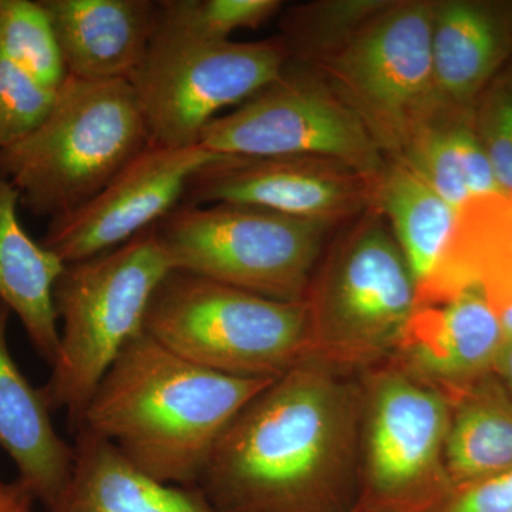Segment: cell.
<instances>
[{
	"label": "cell",
	"instance_id": "cell-29",
	"mask_svg": "<svg viewBox=\"0 0 512 512\" xmlns=\"http://www.w3.org/2000/svg\"><path fill=\"white\" fill-rule=\"evenodd\" d=\"M35 501L18 483H6L0 478V512H36Z\"/></svg>",
	"mask_w": 512,
	"mask_h": 512
},
{
	"label": "cell",
	"instance_id": "cell-11",
	"mask_svg": "<svg viewBox=\"0 0 512 512\" xmlns=\"http://www.w3.org/2000/svg\"><path fill=\"white\" fill-rule=\"evenodd\" d=\"M221 156L319 157L376 180L387 160L362 119L322 79L288 60L278 79L202 133Z\"/></svg>",
	"mask_w": 512,
	"mask_h": 512
},
{
	"label": "cell",
	"instance_id": "cell-34",
	"mask_svg": "<svg viewBox=\"0 0 512 512\" xmlns=\"http://www.w3.org/2000/svg\"><path fill=\"white\" fill-rule=\"evenodd\" d=\"M510 5H511V9H512V3H510Z\"/></svg>",
	"mask_w": 512,
	"mask_h": 512
},
{
	"label": "cell",
	"instance_id": "cell-26",
	"mask_svg": "<svg viewBox=\"0 0 512 512\" xmlns=\"http://www.w3.org/2000/svg\"><path fill=\"white\" fill-rule=\"evenodd\" d=\"M57 90L37 82L18 64L0 55V151L42 124L55 104Z\"/></svg>",
	"mask_w": 512,
	"mask_h": 512
},
{
	"label": "cell",
	"instance_id": "cell-32",
	"mask_svg": "<svg viewBox=\"0 0 512 512\" xmlns=\"http://www.w3.org/2000/svg\"><path fill=\"white\" fill-rule=\"evenodd\" d=\"M346 512H383L380 510H377V508L372 507V505L365 503V501H362L359 505H356L355 508H352L350 511Z\"/></svg>",
	"mask_w": 512,
	"mask_h": 512
},
{
	"label": "cell",
	"instance_id": "cell-18",
	"mask_svg": "<svg viewBox=\"0 0 512 512\" xmlns=\"http://www.w3.org/2000/svg\"><path fill=\"white\" fill-rule=\"evenodd\" d=\"M45 512H217L197 487L165 484L77 429L72 476Z\"/></svg>",
	"mask_w": 512,
	"mask_h": 512
},
{
	"label": "cell",
	"instance_id": "cell-17",
	"mask_svg": "<svg viewBox=\"0 0 512 512\" xmlns=\"http://www.w3.org/2000/svg\"><path fill=\"white\" fill-rule=\"evenodd\" d=\"M512 57L511 5L478 0L434 2L431 60L441 103L476 106Z\"/></svg>",
	"mask_w": 512,
	"mask_h": 512
},
{
	"label": "cell",
	"instance_id": "cell-10",
	"mask_svg": "<svg viewBox=\"0 0 512 512\" xmlns=\"http://www.w3.org/2000/svg\"><path fill=\"white\" fill-rule=\"evenodd\" d=\"M363 380L365 503L383 512H434L453 493L444 467L446 392L390 360Z\"/></svg>",
	"mask_w": 512,
	"mask_h": 512
},
{
	"label": "cell",
	"instance_id": "cell-30",
	"mask_svg": "<svg viewBox=\"0 0 512 512\" xmlns=\"http://www.w3.org/2000/svg\"><path fill=\"white\" fill-rule=\"evenodd\" d=\"M494 373L512 397V333L505 330L503 345L495 360Z\"/></svg>",
	"mask_w": 512,
	"mask_h": 512
},
{
	"label": "cell",
	"instance_id": "cell-25",
	"mask_svg": "<svg viewBox=\"0 0 512 512\" xmlns=\"http://www.w3.org/2000/svg\"><path fill=\"white\" fill-rule=\"evenodd\" d=\"M282 8L279 0H163L157 28L224 42L238 30L261 28Z\"/></svg>",
	"mask_w": 512,
	"mask_h": 512
},
{
	"label": "cell",
	"instance_id": "cell-33",
	"mask_svg": "<svg viewBox=\"0 0 512 512\" xmlns=\"http://www.w3.org/2000/svg\"><path fill=\"white\" fill-rule=\"evenodd\" d=\"M510 241H511V248H512V204H511V214H510Z\"/></svg>",
	"mask_w": 512,
	"mask_h": 512
},
{
	"label": "cell",
	"instance_id": "cell-5",
	"mask_svg": "<svg viewBox=\"0 0 512 512\" xmlns=\"http://www.w3.org/2000/svg\"><path fill=\"white\" fill-rule=\"evenodd\" d=\"M303 303L306 356L349 373L392 359L416 311L417 286L375 205L338 239Z\"/></svg>",
	"mask_w": 512,
	"mask_h": 512
},
{
	"label": "cell",
	"instance_id": "cell-20",
	"mask_svg": "<svg viewBox=\"0 0 512 512\" xmlns=\"http://www.w3.org/2000/svg\"><path fill=\"white\" fill-rule=\"evenodd\" d=\"M392 161L419 175L456 210L477 198L508 194L478 138L474 107L439 104Z\"/></svg>",
	"mask_w": 512,
	"mask_h": 512
},
{
	"label": "cell",
	"instance_id": "cell-21",
	"mask_svg": "<svg viewBox=\"0 0 512 512\" xmlns=\"http://www.w3.org/2000/svg\"><path fill=\"white\" fill-rule=\"evenodd\" d=\"M444 467L453 491L512 470V397L495 373L444 390Z\"/></svg>",
	"mask_w": 512,
	"mask_h": 512
},
{
	"label": "cell",
	"instance_id": "cell-28",
	"mask_svg": "<svg viewBox=\"0 0 512 512\" xmlns=\"http://www.w3.org/2000/svg\"><path fill=\"white\" fill-rule=\"evenodd\" d=\"M434 512H512V470L453 491Z\"/></svg>",
	"mask_w": 512,
	"mask_h": 512
},
{
	"label": "cell",
	"instance_id": "cell-12",
	"mask_svg": "<svg viewBox=\"0 0 512 512\" xmlns=\"http://www.w3.org/2000/svg\"><path fill=\"white\" fill-rule=\"evenodd\" d=\"M221 154L201 144L174 148L148 144L79 210L50 221L42 244L64 264L121 247L181 204L191 178Z\"/></svg>",
	"mask_w": 512,
	"mask_h": 512
},
{
	"label": "cell",
	"instance_id": "cell-15",
	"mask_svg": "<svg viewBox=\"0 0 512 512\" xmlns=\"http://www.w3.org/2000/svg\"><path fill=\"white\" fill-rule=\"evenodd\" d=\"M67 76L84 82L130 79L157 28L151 0H40Z\"/></svg>",
	"mask_w": 512,
	"mask_h": 512
},
{
	"label": "cell",
	"instance_id": "cell-2",
	"mask_svg": "<svg viewBox=\"0 0 512 512\" xmlns=\"http://www.w3.org/2000/svg\"><path fill=\"white\" fill-rule=\"evenodd\" d=\"M275 380L211 372L144 332L101 379L76 429L161 483L195 487L222 433Z\"/></svg>",
	"mask_w": 512,
	"mask_h": 512
},
{
	"label": "cell",
	"instance_id": "cell-31",
	"mask_svg": "<svg viewBox=\"0 0 512 512\" xmlns=\"http://www.w3.org/2000/svg\"><path fill=\"white\" fill-rule=\"evenodd\" d=\"M490 303L500 316L504 329L512 333V279L504 286L503 291L490 299Z\"/></svg>",
	"mask_w": 512,
	"mask_h": 512
},
{
	"label": "cell",
	"instance_id": "cell-8",
	"mask_svg": "<svg viewBox=\"0 0 512 512\" xmlns=\"http://www.w3.org/2000/svg\"><path fill=\"white\" fill-rule=\"evenodd\" d=\"M433 16L434 2H389L345 45L306 66L355 111L389 160L441 104L431 60Z\"/></svg>",
	"mask_w": 512,
	"mask_h": 512
},
{
	"label": "cell",
	"instance_id": "cell-22",
	"mask_svg": "<svg viewBox=\"0 0 512 512\" xmlns=\"http://www.w3.org/2000/svg\"><path fill=\"white\" fill-rule=\"evenodd\" d=\"M372 205L390 222L416 286H420L444 254L456 227V208L419 175L392 160L377 175Z\"/></svg>",
	"mask_w": 512,
	"mask_h": 512
},
{
	"label": "cell",
	"instance_id": "cell-13",
	"mask_svg": "<svg viewBox=\"0 0 512 512\" xmlns=\"http://www.w3.org/2000/svg\"><path fill=\"white\" fill-rule=\"evenodd\" d=\"M375 180L319 157L221 156L191 178L184 204H235L339 224L372 207Z\"/></svg>",
	"mask_w": 512,
	"mask_h": 512
},
{
	"label": "cell",
	"instance_id": "cell-19",
	"mask_svg": "<svg viewBox=\"0 0 512 512\" xmlns=\"http://www.w3.org/2000/svg\"><path fill=\"white\" fill-rule=\"evenodd\" d=\"M20 195L0 174V303L22 322L33 348L50 366L59 350L55 286L64 262L20 224Z\"/></svg>",
	"mask_w": 512,
	"mask_h": 512
},
{
	"label": "cell",
	"instance_id": "cell-3",
	"mask_svg": "<svg viewBox=\"0 0 512 512\" xmlns=\"http://www.w3.org/2000/svg\"><path fill=\"white\" fill-rule=\"evenodd\" d=\"M150 141L127 80L67 76L42 124L0 151V174L30 214L53 221L92 200Z\"/></svg>",
	"mask_w": 512,
	"mask_h": 512
},
{
	"label": "cell",
	"instance_id": "cell-14",
	"mask_svg": "<svg viewBox=\"0 0 512 512\" xmlns=\"http://www.w3.org/2000/svg\"><path fill=\"white\" fill-rule=\"evenodd\" d=\"M505 329L480 286L417 305L393 362L424 382L453 389L494 373Z\"/></svg>",
	"mask_w": 512,
	"mask_h": 512
},
{
	"label": "cell",
	"instance_id": "cell-16",
	"mask_svg": "<svg viewBox=\"0 0 512 512\" xmlns=\"http://www.w3.org/2000/svg\"><path fill=\"white\" fill-rule=\"evenodd\" d=\"M10 313L0 303V448L15 463L16 483L47 508L72 476L74 446L57 433L42 387L30 384L10 353Z\"/></svg>",
	"mask_w": 512,
	"mask_h": 512
},
{
	"label": "cell",
	"instance_id": "cell-24",
	"mask_svg": "<svg viewBox=\"0 0 512 512\" xmlns=\"http://www.w3.org/2000/svg\"><path fill=\"white\" fill-rule=\"evenodd\" d=\"M0 55L50 89H59L67 77L55 30L40 0H0Z\"/></svg>",
	"mask_w": 512,
	"mask_h": 512
},
{
	"label": "cell",
	"instance_id": "cell-6",
	"mask_svg": "<svg viewBox=\"0 0 512 512\" xmlns=\"http://www.w3.org/2000/svg\"><path fill=\"white\" fill-rule=\"evenodd\" d=\"M144 332L194 365L244 379H278L308 353L305 303L178 269L154 293Z\"/></svg>",
	"mask_w": 512,
	"mask_h": 512
},
{
	"label": "cell",
	"instance_id": "cell-4",
	"mask_svg": "<svg viewBox=\"0 0 512 512\" xmlns=\"http://www.w3.org/2000/svg\"><path fill=\"white\" fill-rule=\"evenodd\" d=\"M174 265L156 227L104 254L64 266L55 286L59 350L42 387L74 426L124 349L144 333L151 299Z\"/></svg>",
	"mask_w": 512,
	"mask_h": 512
},
{
	"label": "cell",
	"instance_id": "cell-7",
	"mask_svg": "<svg viewBox=\"0 0 512 512\" xmlns=\"http://www.w3.org/2000/svg\"><path fill=\"white\" fill-rule=\"evenodd\" d=\"M332 222L249 205H178L156 225L174 269L303 302Z\"/></svg>",
	"mask_w": 512,
	"mask_h": 512
},
{
	"label": "cell",
	"instance_id": "cell-23",
	"mask_svg": "<svg viewBox=\"0 0 512 512\" xmlns=\"http://www.w3.org/2000/svg\"><path fill=\"white\" fill-rule=\"evenodd\" d=\"M390 0H328L286 10L282 42L291 62L313 64L332 55Z\"/></svg>",
	"mask_w": 512,
	"mask_h": 512
},
{
	"label": "cell",
	"instance_id": "cell-27",
	"mask_svg": "<svg viewBox=\"0 0 512 512\" xmlns=\"http://www.w3.org/2000/svg\"><path fill=\"white\" fill-rule=\"evenodd\" d=\"M474 123L498 183L512 194V57L478 97Z\"/></svg>",
	"mask_w": 512,
	"mask_h": 512
},
{
	"label": "cell",
	"instance_id": "cell-9",
	"mask_svg": "<svg viewBox=\"0 0 512 512\" xmlns=\"http://www.w3.org/2000/svg\"><path fill=\"white\" fill-rule=\"evenodd\" d=\"M288 60L281 37L212 42L156 28L128 83L151 143L194 147L217 113L241 106L274 82Z\"/></svg>",
	"mask_w": 512,
	"mask_h": 512
},
{
	"label": "cell",
	"instance_id": "cell-1",
	"mask_svg": "<svg viewBox=\"0 0 512 512\" xmlns=\"http://www.w3.org/2000/svg\"><path fill=\"white\" fill-rule=\"evenodd\" d=\"M305 356L225 429L195 487L217 512H336L359 463L363 389Z\"/></svg>",
	"mask_w": 512,
	"mask_h": 512
}]
</instances>
